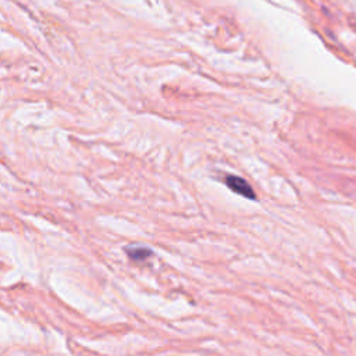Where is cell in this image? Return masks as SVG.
<instances>
[{"label":"cell","mask_w":356,"mask_h":356,"mask_svg":"<svg viewBox=\"0 0 356 356\" xmlns=\"http://www.w3.org/2000/svg\"><path fill=\"white\" fill-rule=\"evenodd\" d=\"M225 182H227V185H228L234 192H236V193H239V195H242V196H246V197H249V199H254V197H256V195L253 193L250 185H249L245 179H242V178H239V177L228 175Z\"/></svg>","instance_id":"obj_1"},{"label":"cell","mask_w":356,"mask_h":356,"mask_svg":"<svg viewBox=\"0 0 356 356\" xmlns=\"http://www.w3.org/2000/svg\"><path fill=\"white\" fill-rule=\"evenodd\" d=\"M125 252L134 260H143L152 254V252L145 248H128V249H125Z\"/></svg>","instance_id":"obj_2"}]
</instances>
